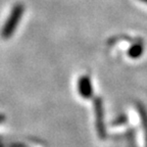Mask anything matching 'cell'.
<instances>
[{
	"mask_svg": "<svg viewBox=\"0 0 147 147\" xmlns=\"http://www.w3.org/2000/svg\"><path fill=\"white\" fill-rule=\"evenodd\" d=\"M24 10H25V8L20 3L16 4L12 7L10 14L7 18L6 22H5L4 26L2 28V30H1V36H2V38L8 39V38H10L13 35L14 31H16V29L18 28V24H20V22L22 20Z\"/></svg>",
	"mask_w": 147,
	"mask_h": 147,
	"instance_id": "6da1fadb",
	"label": "cell"
},
{
	"mask_svg": "<svg viewBox=\"0 0 147 147\" xmlns=\"http://www.w3.org/2000/svg\"><path fill=\"white\" fill-rule=\"evenodd\" d=\"M94 113L97 134L101 140H104L106 137V130L104 125L103 106H102V100L100 99V97H96L94 100Z\"/></svg>",
	"mask_w": 147,
	"mask_h": 147,
	"instance_id": "7a4b0ae2",
	"label": "cell"
},
{
	"mask_svg": "<svg viewBox=\"0 0 147 147\" xmlns=\"http://www.w3.org/2000/svg\"><path fill=\"white\" fill-rule=\"evenodd\" d=\"M78 91L79 94L85 99H90L93 95V88H92L91 79L89 76L80 77L78 81Z\"/></svg>",
	"mask_w": 147,
	"mask_h": 147,
	"instance_id": "3957f363",
	"label": "cell"
},
{
	"mask_svg": "<svg viewBox=\"0 0 147 147\" xmlns=\"http://www.w3.org/2000/svg\"><path fill=\"white\" fill-rule=\"evenodd\" d=\"M141 52H142V47H141L140 45H134L133 47L130 49V51H129V54L133 58H136L141 54Z\"/></svg>",
	"mask_w": 147,
	"mask_h": 147,
	"instance_id": "277c9868",
	"label": "cell"
},
{
	"mask_svg": "<svg viewBox=\"0 0 147 147\" xmlns=\"http://www.w3.org/2000/svg\"><path fill=\"white\" fill-rule=\"evenodd\" d=\"M141 113V119H142L143 122V127H144L145 130V138H146V147H147V115L145 113V110L142 107H139Z\"/></svg>",
	"mask_w": 147,
	"mask_h": 147,
	"instance_id": "5b68a950",
	"label": "cell"
},
{
	"mask_svg": "<svg viewBox=\"0 0 147 147\" xmlns=\"http://www.w3.org/2000/svg\"><path fill=\"white\" fill-rule=\"evenodd\" d=\"M5 119V117L3 115H0V124H1V123L3 122V121H4Z\"/></svg>",
	"mask_w": 147,
	"mask_h": 147,
	"instance_id": "8992f818",
	"label": "cell"
},
{
	"mask_svg": "<svg viewBox=\"0 0 147 147\" xmlns=\"http://www.w3.org/2000/svg\"><path fill=\"white\" fill-rule=\"evenodd\" d=\"M142 1H144V2H147V0H142Z\"/></svg>",
	"mask_w": 147,
	"mask_h": 147,
	"instance_id": "52a82bcc",
	"label": "cell"
}]
</instances>
